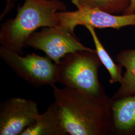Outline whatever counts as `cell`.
Returning <instances> with one entry per match:
<instances>
[{
  "instance_id": "14",
  "label": "cell",
  "mask_w": 135,
  "mask_h": 135,
  "mask_svg": "<svg viewBox=\"0 0 135 135\" xmlns=\"http://www.w3.org/2000/svg\"><path fill=\"white\" fill-rule=\"evenodd\" d=\"M135 13V0H131L130 4L123 15L133 14Z\"/></svg>"
},
{
  "instance_id": "12",
  "label": "cell",
  "mask_w": 135,
  "mask_h": 135,
  "mask_svg": "<svg viewBox=\"0 0 135 135\" xmlns=\"http://www.w3.org/2000/svg\"><path fill=\"white\" fill-rule=\"evenodd\" d=\"M73 4L96 8L112 14L123 13L128 9L131 0H71Z\"/></svg>"
},
{
  "instance_id": "6",
  "label": "cell",
  "mask_w": 135,
  "mask_h": 135,
  "mask_svg": "<svg viewBox=\"0 0 135 135\" xmlns=\"http://www.w3.org/2000/svg\"><path fill=\"white\" fill-rule=\"evenodd\" d=\"M77 8L74 11H60L57 13L60 25L74 33L79 25L91 26L94 28L121 29L129 26H135V13L118 16L106 12L73 4Z\"/></svg>"
},
{
  "instance_id": "10",
  "label": "cell",
  "mask_w": 135,
  "mask_h": 135,
  "mask_svg": "<svg viewBox=\"0 0 135 135\" xmlns=\"http://www.w3.org/2000/svg\"><path fill=\"white\" fill-rule=\"evenodd\" d=\"M116 62L125 68L123 80L118 90L111 97L120 99L135 94V49L125 50L117 54Z\"/></svg>"
},
{
  "instance_id": "9",
  "label": "cell",
  "mask_w": 135,
  "mask_h": 135,
  "mask_svg": "<svg viewBox=\"0 0 135 135\" xmlns=\"http://www.w3.org/2000/svg\"><path fill=\"white\" fill-rule=\"evenodd\" d=\"M21 135H68L63 127L58 105L54 102L47 110L40 114L32 125Z\"/></svg>"
},
{
  "instance_id": "2",
  "label": "cell",
  "mask_w": 135,
  "mask_h": 135,
  "mask_svg": "<svg viewBox=\"0 0 135 135\" xmlns=\"http://www.w3.org/2000/svg\"><path fill=\"white\" fill-rule=\"evenodd\" d=\"M67 9V5L60 0H24L14 18L1 25V46L22 53L25 42L31 34L41 27L60 25L57 13Z\"/></svg>"
},
{
  "instance_id": "1",
  "label": "cell",
  "mask_w": 135,
  "mask_h": 135,
  "mask_svg": "<svg viewBox=\"0 0 135 135\" xmlns=\"http://www.w3.org/2000/svg\"><path fill=\"white\" fill-rule=\"evenodd\" d=\"M52 87L68 135H109V98L91 96L67 86L60 89L54 85Z\"/></svg>"
},
{
  "instance_id": "7",
  "label": "cell",
  "mask_w": 135,
  "mask_h": 135,
  "mask_svg": "<svg viewBox=\"0 0 135 135\" xmlns=\"http://www.w3.org/2000/svg\"><path fill=\"white\" fill-rule=\"evenodd\" d=\"M32 100L14 97L0 105V135H21L32 125L40 115Z\"/></svg>"
},
{
  "instance_id": "4",
  "label": "cell",
  "mask_w": 135,
  "mask_h": 135,
  "mask_svg": "<svg viewBox=\"0 0 135 135\" xmlns=\"http://www.w3.org/2000/svg\"><path fill=\"white\" fill-rule=\"evenodd\" d=\"M0 57L18 76L35 87L56 83V65L47 57L35 54L22 56L17 52L0 47Z\"/></svg>"
},
{
  "instance_id": "8",
  "label": "cell",
  "mask_w": 135,
  "mask_h": 135,
  "mask_svg": "<svg viewBox=\"0 0 135 135\" xmlns=\"http://www.w3.org/2000/svg\"><path fill=\"white\" fill-rule=\"evenodd\" d=\"M109 135H135V94L120 99L109 98Z\"/></svg>"
},
{
  "instance_id": "11",
  "label": "cell",
  "mask_w": 135,
  "mask_h": 135,
  "mask_svg": "<svg viewBox=\"0 0 135 135\" xmlns=\"http://www.w3.org/2000/svg\"><path fill=\"white\" fill-rule=\"evenodd\" d=\"M85 27L91 35L95 44L97 54L102 64L106 68L110 74V83L113 84L116 83H119L120 84L123 80V75H122V67L119 64H116L115 63L106 49L104 48L96 34L95 28L89 25Z\"/></svg>"
},
{
  "instance_id": "3",
  "label": "cell",
  "mask_w": 135,
  "mask_h": 135,
  "mask_svg": "<svg viewBox=\"0 0 135 135\" xmlns=\"http://www.w3.org/2000/svg\"><path fill=\"white\" fill-rule=\"evenodd\" d=\"M102 64L96 50L68 54L56 64V82L91 96L108 98L99 80Z\"/></svg>"
},
{
  "instance_id": "13",
  "label": "cell",
  "mask_w": 135,
  "mask_h": 135,
  "mask_svg": "<svg viewBox=\"0 0 135 135\" xmlns=\"http://www.w3.org/2000/svg\"><path fill=\"white\" fill-rule=\"evenodd\" d=\"M6 1V7H5L4 10L3 11L2 14L1 15L0 18L1 20L3 18L5 17L6 15L8 13H9L11 10L13 9V8L14 6V4L17 1H19L20 0H5Z\"/></svg>"
},
{
  "instance_id": "5",
  "label": "cell",
  "mask_w": 135,
  "mask_h": 135,
  "mask_svg": "<svg viewBox=\"0 0 135 135\" xmlns=\"http://www.w3.org/2000/svg\"><path fill=\"white\" fill-rule=\"evenodd\" d=\"M25 46L43 51L55 64L68 54L95 50L83 45L74 33L61 25L44 27L41 31L35 32L27 39Z\"/></svg>"
}]
</instances>
